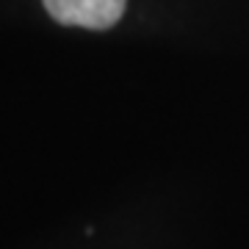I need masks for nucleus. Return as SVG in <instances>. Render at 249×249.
<instances>
[{"label":"nucleus","instance_id":"nucleus-1","mask_svg":"<svg viewBox=\"0 0 249 249\" xmlns=\"http://www.w3.org/2000/svg\"><path fill=\"white\" fill-rule=\"evenodd\" d=\"M47 14L61 25L108 31L122 19L127 0H42Z\"/></svg>","mask_w":249,"mask_h":249}]
</instances>
